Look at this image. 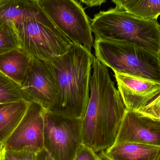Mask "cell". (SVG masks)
<instances>
[{"label":"cell","mask_w":160,"mask_h":160,"mask_svg":"<svg viewBox=\"0 0 160 160\" xmlns=\"http://www.w3.org/2000/svg\"><path fill=\"white\" fill-rule=\"evenodd\" d=\"M89 99L82 119V144L94 152L112 146L127 109L107 68L95 57Z\"/></svg>","instance_id":"obj_1"},{"label":"cell","mask_w":160,"mask_h":160,"mask_svg":"<svg viewBox=\"0 0 160 160\" xmlns=\"http://www.w3.org/2000/svg\"><path fill=\"white\" fill-rule=\"evenodd\" d=\"M94 56L73 43L64 54L49 63L56 79L58 98L50 112L82 119L89 96V82Z\"/></svg>","instance_id":"obj_2"},{"label":"cell","mask_w":160,"mask_h":160,"mask_svg":"<svg viewBox=\"0 0 160 160\" xmlns=\"http://www.w3.org/2000/svg\"><path fill=\"white\" fill-rule=\"evenodd\" d=\"M90 22L96 38L135 44L160 55L158 20L141 18L115 8L101 11Z\"/></svg>","instance_id":"obj_3"},{"label":"cell","mask_w":160,"mask_h":160,"mask_svg":"<svg viewBox=\"0 0 160 160\" xmlns=\"http://www.w3.org/2000/svg\"><path fill=\"white\" fill-rule=\"evenodd\" d=\"M96 58L113 72L160 82V55L134 44L96 38Z\"/></svg>","instance_id":"obj_4"},{"label":"cell","mask_w":160,"mask_h":160,"mask_svg":"<svg viewBox=\"0 0 160 160\" xmlns=\"http://www.w3.org/2000/svg\"><path fill=\"white\" fill-rule=\"evenodd\" d=\"M14 26L21 48L32 58L46 62L65 53L73 43L43 10Z\"/></svg>","instance_id":"obj_5"},{"label":"cell","mask_w":160,"mask_h":160,"mask_svg":"<svg viewBox=\"0 0 160 160\" xmlns=\"http://www.w3.org/2000/svg\"><path fill=\"white\" fill-rule=\"evenodd\" d=\"M54 25L73 43L91 52L94 46L91 22L76 0H38Z\"/></svg>","instance_id":"obj_6"},{"label":"cell","mask_w":160,"mask_h":160,"mask_svg":"<svg viewBox=\"0 0 160 160\" xmlns=\"http://www.w3.org/2000/svg\"><path fill=\"white\" fill-rule=\"evenodd\" d=\"M82 119L45 111L44 148L54 160H74L82 144Z\"/></svg>","instance_id":"obj_7"},{"label":"cell","mask_w":160,"mask_h":160,"mask_svg":"<svg viewBox=\"0 0 160 160\" xmlns=\"http://www.w3.org/2000/svg\"><path fill=\"white\" fill-rule=\"evenodd\" d=\"M20 85L27 101L36 102L47 111L56 106L59 92L49 63L32 58Z\"/></svg>","instance_id":"obj_8"},{"label":"cell","mask_w":160,"mask_h":160,"mask_svg":"<svg viewBox=\"0 0 160 160\" xmlns=\"http://www.w3.org/2000/svg\"><path fill=\"white\" fill-rule=\"evenodd\" d=\"M38 103L31 102L24 116L10 136L3 143L10 151L38 153L44 148V113Z\"/></svg>","instance_id":"obj_9"},{"label":"cell","mask_w":160,"mask_h":160,"mask_svg":"<svg viewBox=\"0 0 160 160\" xmlns=\"http://www.w3.org/2000/svg\"><path fill=\"white\" fill-rule=\"evenodd\" d=\"M118 88L127 111L136 112L160 92V82L114 72Z\"/></svg>","instance_id":"obj_10"},{"label":"cell","mask_w":160,"mask_h":160,"mask_svg":"<svg viewBox=\"0 0 160 160\" xmlns=\"http://www.w3.org/2000/svg\"><path fill=\"white\" fill-rule=\"evenodd\" d=\"M124 142L160 147V124L140 117L135 112L127 111L114 144Z\"/></svg>","instance_id":"obj_11"},{"label":"cell","mask_w":160,"mask_h":160,"mask_svg":"<svg viewBox=\"0 0 160 160\" xmlns=\"http://www.w3.org/2000/svg\"><path fill=\"white\" fill-rule=\"evenodd\" d=\"M112 160H156L160 147L136 142L114 144L104 150Z\"/></svg>","instance_id":"obj_12"},{"label":"cell","mask_w":160,"mask_h":160,"mask_svg":"<svg viewBox=\"0 0 160 160\" xmlns=\"http://www.w3.org/2000/svg\"><path fill=\"white\" fill-rule=\"evenodd\" d=\"M32 59L21 48L2 53L0 54V72L20 85Z\"/></svg>","instance_id":"obj_13"},{"label":"cell","mask_w":160,"mask_h":160,"mask_svg":"<svg viewBox=\"0 0 160 160\" xmlns=\"http://www.w3.org/2000/svg\"><path fill=\"white\" fill-rule=\"evenodd\" d=\"M42 10L38 0H0V22L15 25Z\"/></svg>","instance_id":"obj_14"},{"label":"cell","mask_w":160,"mask_h":160,"mask_svg":"<svg viewBox=\"0 0 160 160\" xmlns=\"http://www.w3.org/2000/svg\"><path fill=\"white\" fill-rule=\"evenodd\" d=\"M30 102L25 100L0 103V142L7 140L26 113Z\"/></svg>","instance_id":"obj_15"},{"label":"cell","mask_w":160,"mask_h":160,"mask_svg":"<svg viewBox=\"0 0 160 160\" xmlns=\"http://www.w3.org/2000/svg\"><path fill=\"white\" fill-rule=\"evenodd\" d=\"M116 8L145 19H157L160 16V0H112Z\"/></svg>","instance_id":"obj_16"},{"label":"cell","mask_w":160,"mask_h":160,"mask_svg":"<svg viewBox=\"0 0 160 160\" xmlns=\"http://www.w3.org/2000/svg\"><path fill=\"white\" fill-rule=\"evenodd\" d=\"M22 100H26L20 85L0 72V103Z\"/></svg>","instance_id":"obj_17"},{"label":"cell","mask_w":160,"mask_h":160,"mask_svg":"<svg viewBox=\"0 0 160 160\" xmlns=\"http://www.w3.org/2000/svg\"><path fill=\"white\" fill-rule=\"evenodd\" d=\"M21 48L13 23L0 22V54Z\"/></svg>","instance_id":"obj_18"},{"label":"cell","mask_w":160,"mask_h":160,"mask_svg":"<svg viewBox=\"0 0 160 160\" xmlns=\"http://www.w3.org/2000/svg\"><path fill=\"white\" fill-rule=\"evenodd\" d=\"M135 112L140 117L160 124V92Z\"/></svg>","instance_id":"obj_19"},{"label":"cell","mask_w":160,"mask_h":160,"mask_svg":"<svg viewBox=\"0 0 160 160\" xmlns=\"http://www.w3.org/2000/svg\"><path fill=\"white\" fill-rule=\"evenodd\" d=\"M2 152L7 160H37V153L26 151H10L3 145Z\"/></svg>","instance_id":"obj_20"},{"label":"cell","mask_w":160,"mask_h":160,"mask_svg":"<svg viewBox=\"0 0 160 160\" xmlns=\"http://www.w3.org/2000/svg\"><path fill=\"white\" fill-rule=\"evenodd\" d=\"M74 160H99V157L91 148L82 144Z\"/></svg>","instance_id":"obj_21"},{"label":"cell","mask_w":160,"mask_h":160,"mask_svg":"<svg viewBox=\"0 0 160 160\" xmlns=\"http://www.w3.org/2000/svg\"><path fill=\"white\" fill-rule=\"evenodd\" d=\"M80 1L88 6L92 7L101 5L105 2L107 0H80Z\"/></svg>","instance_id":"obj_22"},{"label":"cell","mask_w":160,"mask_h":160,"mask_svg":"<svg viewBox=\"0 0 160 160\" xmlns=\"http://www.w3.org/2000/svg\"><path fill=\"white\" fill-rule=\"evenodd\" d=\"M37 160H54L49 153L43 148L37 153Z\"/></svg>","instance_id":"obj_23"},{"label":"cell","mask_w":160,"mask_h":160,"mask_svg":"<svg viewBox=\"0 0 160 160\" xmlns=\"http://www.w3.org/2000/svg\"><path fill=\"white\" fill-rule=\"evenodd\" d=\"M98 157L99 160H112L106 155L104 150L101 151Z\"/></svg>","instance_id":"obj_24"},{"label":"cell","mask_w":160,"mask_h":160,"mask_svg":"<svg viewBox=\"0 0 160 160\" xmlns=\"http://www.w3.org/2000/svg\"><path fill=\"white\" fill-rule=\"evenodd\" d=\"M3 144L0 142V160L1 159V156H2V150Z\"/></svg>","instance_id":"obj_25"},{"label":"cell","mask_w":160,"mask_h":160,"mask_svg":"<svg viewBox=\"0 0 160 160\" xmlns=\"http://www.w3.org/2000/svg\"><path fill=\"white\" fill-rule=\"evenodd\" d=\"M1 160H7L5 158L3 154L2 150V156H1Z\"/></svg>","instance_id":"obj_26"},{"label":"cell","mask_w":160,"mask_h":160,"mask_svg":"<svg viewBox=\"0 0 160 160\" xmlns=\"http://www.w3.org/2000/svg\"><path fill=\"white\" fill-rule=\"evenodd\" d=\"M156 160H160V155L159 156V157L158 158V159H157Z\"/></svg>","instance_id":"obj_27"}]
</instances>
